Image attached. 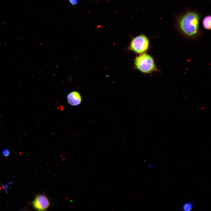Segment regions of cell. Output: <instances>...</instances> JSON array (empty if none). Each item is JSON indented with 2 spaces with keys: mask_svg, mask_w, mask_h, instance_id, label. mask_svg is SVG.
Segmentation results:
<instances>
[{
  "mask_svg": "<svg viewBox=\"0 0 211 211\" xmlns=\"http://www.w3.org/2000/svg\"><path fill=\"white\" fill-rule=\"evenodd\" d=\"M200 17L199 13L193 9L187 8L179 12L176 15L174 21L176 33L188 41L200 40L203 34L200 26Z\"/></svg>",
  "mask_w": 211,
  "mask_h": 211,
  "instance_id": "obj_1",
  "label": "cell"
},
{
  "mask_svg": "<svg viewBox=\"0 0 211 211\" xmlns=\"http://www.w3.org/2000/svg\"><path fill=\"white\" fill-rule=\"evenodd\" d=\"M67 100L69 104L75 106L81 103L82 99L80 93L77 91H71L68 94Z\"/></svg>",
  "mask_w": 211,
  "mask_h": 211,
  "instance_id": "obj_5",
  "label": "cell"
},
{
  "mask_svg": "<svg viewBox=\"0 0 211 211\" xmlns=\"http://www.w3.org/2000/svg\"><path fill=\"white\" fill-rule=\"evenodd\" d=\"M193 207L192 204L190 203H187L184 204L183 206L182 209L184 211H190Z\"/></svg>",
  "mask_w": 211,
  "mask_h": 211,
  "instance_id": "obj_7",
  "label": "cell"
},
{
  "mask_svg": "<svg viewBox=\"0 0 211 211\" xmlns=\"http://www.w3.org/2000/svg\"><path fill=\"white\" fill-rule=\"evenodd\" d=\"M202 25L203 28L206 30H211V15L207 16L203 18Z\"/></svg>",
  "mask_w": 211,
  "mask_h": 211,
  "instance_id": "obj_6",
  "label": "cell"
},
{
  "mask_svg": "<svg viewBox=\"0 0 211 211\" xmlns=\"http://www.w3.org/2000/svg\"><path fill=\"white\" fill-rule=\"evenodd\" d=\"M135 69L144 74H151L159 71L153 57L150 55L145 53L139 55L135 58L134 62Z\"/></svg>",
  "mask_w": 211,
  "mask_h": 211,
  "instance_id": "obj_2",
  "label": "cell"
},
{
  "mask_svg": "<svg viewBox=\"0 0 211 211\" xmlns=\"http://www.w3.org/2000/svg\"><path fill=\"white\" fill-rule=\"evenodd\" d=\"M149 168H150V167H151V164H149Z\"/></svg>",
  "mask_w": 211,
  "mask_h": 211,
  "instance_id": "obj_10",
  "label": "cell"
},
{
  "mask_svg": "<svg viewBox=\"0 0 211 211\" xmlns=\"http://www.w3.org/2000/svg\"><path fill=\"white\" fill-rule=\"evenodd\" d=\"M10 154V152L7 149H4L2 152V154L5 157H8Z\"/></svg>",
  "mask_w": 211,
  "mask_h": 211,
  "instance_id": "obj_8",
  "label": "cell"
},
{
  "mask_svg": "<svg viewBox=\"0 0 211 211\" xmlns=\"http://www.w3.org/2000/svg\"><path fill=\"white\" fill-rule=\"evenodd\" d=\"M30 204L33 209L38 211H47L51 206L50 199L44 193H37L35 195Z\"/></svg>",
  "mask_w": 211,
  "mask_h": 211,
  "instance_id": "obj_4",
  "label": "cell"
},
{
  "mask_svg": "<svg viewBox=\"0 0 211 211\" xmlns=\"http://www.w3.org/2000/svg\"><path fill=\"white\" fill-rule=\"evenodd\" d=\"M70 3L73 5L75 6L78 3V0H69Z\"/></svg>",
  "mask_w": 211,
  "mask_h": 211,
  "instance_id": "obj_9",
  "label": "cell"
},
{
  "mask_svg": "<svg viewBox=\"0 0 211 211\" xmlns=\"http://www.w3.org/2000/svg\"><path fill=\"white\" fill-rule=\"evenodd\" d=\"M150 47L149 38L145 35L141 34L132 38L128 49L140 55L147 52Z\"/></svg>",
  "mask_w": 211,
  "mask_h": 211,
  "instance_id": "obj_3",
  "label": "cell"
}]
</instances>
